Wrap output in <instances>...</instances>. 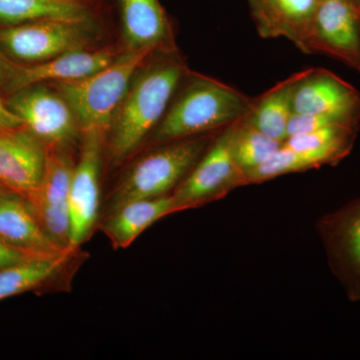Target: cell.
<instances>
[{
  "label": "cell",
  "mask_w": 360,
  "mask_h": 360,
  "mask_svg": "<svg viewBox=\"0 0 360 360\" xmlns=\"http://www.w3.org/2000/svg\"><path fill=\"white\" fill-rule=\"evenodd\" d=\"M23 127L46 148L65 149L80 129L77 116L59 92L34 84L13 92L7 103Z\"/></svg>",
  "instance_id": "cell-7"
},
{
  "label": "cell",
  "mask_w": 360,
  "mask_h": 360,
  "mask_svg": "<svg viewBox=\"0 0 360 360\" xmlns=\"http://www.w3.org/2000/svg\"><path fill=\"white\" fill-rule=\"evenodd\" d=\"M46 146L25 127L0 129V184L26 200L44 175Z\"/></svg>",
  "instance_id": "cell-12"
},
{
  "label": "cell",
  "mask_w": 360,
  "mask_h": 360,
  "mask_svg": "<svg viewBox=\"0 0 360 360\" xmlns=\"http://www.w3.org/2000/svg\"><path fill=\"white\" fill-rule=\"evenodd\" d=\"M71 252L26 260L0 269V300L34 290L63 269Z\"/></svg>",
  "instance_id": "cell-21"
},
{
  "label": "cell",
  "mask_w": 360,
  "mask_h": 360,
  "mask_svg": "<svg viewBox=\"0 0 360 360\" xmlns=\"http://www.w3.org/2000/svg\"><path fill=\"white\" fill-rule=\"evenodd\" d=\"M359 20H360V2L359 4ZM359 72H360V66H359Z\"/></svg>",
  "instance_id": "cell-29"
},
{
  "label": "cell",
  "mask_w": 360,
  "mask_h": 360,
  "mask_svg": "<svg viewBox=\"0 0 360 360\" xmlns=\"http://www.w3.org/2000/svg\"><path fill=\"white\" fill-rule=\"evenodd\" d=\"M15 65L0 51V86L6 87Z\"/></svg>",
  "instance_id": "cell-27"
},
{
  "label": "cell",
  "mask_w": 360,
  "mask_h": 360,
  "mask_svg": "<svg viewBox=\"0 0 360 360\" xmlns=\"http://www.w3.org/2000/svg\"><path fill=\"white\" fill-rule=\"evenodd\" d=\"M79 160L73 169L70 191V250L75 251L89 238L99 207V174L103 134L84 130Z\"/></svg>",
  "instance_id": "cell-10"
},
{
  "label": "cell",
  "mask_w": 360,
  "mask_h": 360,
  "mask_svg": "<svg viewBox=\"0 0 360 360\" xmlns=\"http://www.w3.org/2000/svg\"><path fill=\"white\" fill-rule=\"evenodd\" d=\"M0 239L35 255L71 252L61 250L49 238L28 200L13 191L0 194Z\"/></svg>",
  "instance_id": "cell-16"
},
{
  "label": "cell",
  "mask_w": 360,
  "mask_h": 360,
  "mask_svg": "<svg viewBox=\"0 0 360 360\" xmlns=\"http://www.w3.org/2000/svg\"><path fill=\"white\" fill-rule=\"evenodd\" d=\"M94 35L91 22L33 21L0 28V47L23 63H39L86 49Z\"/></svg>",
  "instance_id": "cell-5"
},
{
  "label": "cell",
  "mask_w": 360,
  "mask_h": 360,
  "mask_svg": "<svg viewBox=\"0 0 360 360\" xmlns=\"http://www.w3.org/2000/svg\"><path fill=\"white\" fill-rule=\"evenodd\" d=\"M317 229L336 278L349 300L360 302V198L322 217Z\"/></svg>",
  "instance_id": "cell-9"
},
{
  "label": "cell",
  "mask_w": 360,
  "mask_h": 360,
  "mask_svg": "<svg viewBox=\"0 0 360 360\" xmlns=\"http://www.w3.org/2000/svg\"><path fill=\"white\" fill-rule=\"evenodd\" d=\"M355 1H356V2H357V4H359L360 0H355Z\"/></svg>",
  "instance_id": "cell-30"
},
{
  "label": "cell",
  "mask_w": 360,
  "mask_h": 360,
  "mask_svg": "<svg viewBox=\"0 0 360 360\" xmlns=\"http://www.w3.org/2000/svg\"><path fill=\"white\" fill-rule=\"evenodd\" d=\"M333 125H360V120L350 116L338 115H295L291 116L288 137L307 134Z\"/></svg>",
  "instance_id": "cell-24"
},
{
  "label": "cell",
  "mask_w": 360,
  "mask_h": 360,
  "mask_svg": "<svg viewBox=\"0 0 360 360\" xmlns=\"http://www.w3.org/2000/svg\"><path fill=\"white\" fill-rule=\"evenodd\" d=\"M281 146L283 142L270 139L246 123L243 118L234 123L231 136L232 155L236 165L245 175L269 160Z\"/></svg>",
  "instance_id": "cell-23"
},
{
  "label": "cell",
  "mask_w": 360,
  "mask_h": 360,
  "mask_svg": "<svg viewBox=\"0 0 360 360\" xmlns=\"http://www.w3.org/2000/svg\"><path fill=\"white\" fill-rule=\"evenodd\" d=\"M115 59V54L110 49L87 51L85 49L32 65H15L4 89L15 92L41 82L56 84L82 79L103 70Z\"/></svg>",
  "instance_id": "cell-14"
},
{
  "label": "cell",
  "mask_w": 360,
  "mask_h": 360,
  "mask_svg": "<svg viewBox=\"0 0 360 360\" xmlns=\"http://www.w3.org/2000/svg\"><path fill=\"white\" fill-rule=\"evenodd\" d=\"M20 127H23V125L20 117L0 101V129H15Z\"/></svg>",
  "instance_id": "cell-26"
},
{
  "label": "cell",
  "mask_w": 360,
  "mask_h": 360,
  "mask_svg": "<svg viewBox=\"0 0 360 360\" xmlns=\"http://www.w3.org/2000/svg\"><path fill=\"white\" fill-rule=\"evenodd\" d=\"M39 20L91 22L84 0H0V23L18 25Z\"/></svg>",
  "instance_id": "cell-20"
},
{
  "label": "cell",
  "mask_w": 360,
  "mask_h": 360,
  "mask_svg": "<svg viewBox=\"0 0 360 360\" xmlns=\"http://www.w3.org/2000/svg\"><path fill=\"white\" fill-rule=\"evenodd\" d=\"M250 4L262 37H284L309 53L310 30L319 0H250Z\"/></svg>",
  "instance_id": "cell-15"
},
{
  "label": "cell",
  "mask_w": 360,
  "mask_h": 360,
  "mask_svg": "<svg viewBox=\"0 0 360 360\" xmlns=\"http://www.w3.org/2000/svg\"><path fill=\"white\" fill-rule=\"evenodd\" d=\"M295 115H338L360 120V91L323 68L303 70L292 97Z\"/></svg>",
  "instance_id": "cell-13"
},
{
  "label": "cell",
  "mask_w": 360,
  "mask_h": 360,
  "mask_svg": "<svg viewBox=\"0 0 360 360\" xmlns=\"http://www.w3.org/2000/svg\"><path fill=\"white\" fill-rule=\"evenodd\" d=\"M255 103L231 85L195 75L158 123L153 141L160 143L210 134L243 120Z\"/></svg>",
  "instance_id": "cell-2"
},
{
  "label": "cell",
  "mask_w": 360,
  "mask_h": 360,
  "mask_svg": "<svg viewBox=\"0 0 360 360\" xmlns=\"http://www.w3.org/2000/svg\"><path fill=\"white\" fill-rule=\"evenodd\" d=\"M342 160L340 155L329 151L296 150L283 144L269 160L245 175V184H260L283 175L336 165Z\"/></svg>",
  "instance_id": "cell-22"
},
{
  "label": "cell",
  "mask_w": 360,
  "mask_h": 360,
  "mask_svg": "<svg viewBox=\"0 0 360 360\" xmlns=\"http://www.w3.org/2000/svg\"><path fill=\"white\" fill-rule=\"evenodd\" d=\"M40 257H47V255H35V253L20 250L0 239V269Z\"/></svg>",
  "instance_id": "cell-25"
},
{
  "label": "cell",
  "mask_w": 360,
  "mask_h": 360,
  "mask_svg": "<svg viewBox=\"0 0 360 360\" xmlns=\"http://www.w3.org/2000/svg\"><path fill=\"white\" fill-rule=\"evenodd\" d=\"M186 68L174 56H167L139 73L113 118L110 155L120 163L155 129L167 110Z\"/></svg>",
  "instance_id": "cell-1"
},
{
  "label": "cell",
  "mask_w": 360,
  "mask_h": 360,
  "mask_svg": "<svg viewBox=\"0 0 360 360\" xmlns=\"http://www.w3.org/2000/svg\"><path fill=\"white\" fill-rule=\"evenodd\" d=\"M177 212L172 195L131 201L110 213L103 229L115 248H127L149 226Z\"/></svg>",
  "instance_id": "cell-18"
},
{
  "label": "cell",
  "mask_w": 360,
  "mask_h": 360,
  "mask_svg": "<svg viewBox=\"0 0 360 360\" xmlns=\"http://www.w3.org/2000/svg\"><path fill=\"white\" fill-rule=\"evenodd\" d=\"M309 53H323L359 70L360 20L355 0H319L307 46Z\"/></svg>",
  "instance_id": "cell-11"
},
{
  "label": "cell",
  "mask_w": 360,
  "mask_h": 360,
  "mask_svg": "<svg viewBox=\"0 0 360 360\" xmlns=\"http://www.w3.org/2000/svg\"><path fill=\"white\" fill-rule=\"evenodd\" d=\"M153 52L146 49L127 51L89 77L56 82L58 91L72 108L82 131H106L134 82L135 73Z\"/></svg>",
  "instance_id": "cell-3"
},
{
  "label": "cell",
  "mask_w": 360,
  "mask_h": 360,
  "mask_svg": "<svg viewBox=\"0 0 360 360\" xmlns=\"http://www.w3.org/2000/svg\"><path fill=\"white\" fill-rule=\"evenodd\" d=\"M75 167L65 149L46 148L41 181L28 200L45 233L61 250L71 252L70 191Z\"/></svg>",
  "instance_id": "cell-8"
},
{
  "label": "cell",
  "mask_w": 360,
  "mask_h": 360,
  "mask_svg": "<svg viewBox=\"0 0 360 360\" xmlns=\"http://www.w3.org/2000/svg\"><path fill=\"white\" fill-rule=\"evenodd\" d=\"M234 123L215 135L205 153L172 194L179 212L224 195L234 187L245 186V174L232 155Z\"/></svg>",
  "instance_id": "cell-6"
},
{
  "label": "cell",
  "mask_w": 360,
  "mask_h": 360,
  "mask_svg": "<svg viewBox=\"0 0 360 360\" xmlns=\"http://www.w3.org/2000/svg\"><path fill=\"white\" fill-rule=\"evenodd\" d=\"M214 137L210 132L167 142L163 148L144 156L115 187L108 202V212L131 201L167 195L193 169Z\"/></svg>",
  "instance_id": "cell-4"
},
{
  "label": "cell",
  "mask_w": 360,
  "mask_h": 360,
  "mask_svg": "<svg viewBox=\"0 0 360 360\" xmlns=\"http://www.w3.org/2000/svg\"><path fill=\"white\" fill-rule=\"evenodd\" d=\"M302 72L295 73L255 98L252 108L243 120L270 139L283 143L293 115V92Z\"/></svg>",
  "instance_id": "cell-19"
},
{
  "label": "cell",
  "mask_w": 360,
  "mask_h": 360,
  "mask_svg": "<svg viewBox=\"0 0 360 360\" xmlns=\"http://www.w3.org/2000/svg\"><path fill=\"white\" fill-rule=\"evenodd\" d=\"M127 51L169 49L172 28L158 0H118Z\"/></svg>",
  "instance_id": "cell-17"
},
{
  "label": "cell",
  "mask_w": 360,
  "mask_h": 360,
  "mask_svg": "<svg viewBox=\"0 0 360 360\" xmlns=\"http://www.w3.org/2000/svg\"><path fill=\"white\" fill-rule=\"evenodd\" d=\"M6 191H8V189H7L6 187H4V186H2V184H0V194L6 193Z\"/></svg>",
  "instance_id": "cell-28"
}]
</instances>
